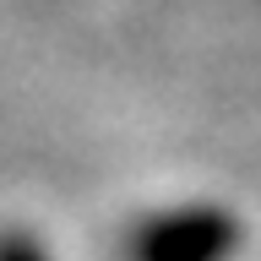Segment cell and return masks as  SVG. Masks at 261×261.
I'll return each instance as SVG.
<instances>
[{
    "mask_svg": "<svg viewBox=\"0 0 261 261\" xmlns=\"http://www.w3.org/2000/svg\"><path fill=\"white\" fill-rule=\"evenodd\" d=\"M240 240V228L228 212L196 207V212H169L158 223H147L136 240H130V256L136 261H223Z\"/></svg>",
    "mask_w": 261,
    "mask_h": 261,
    "instance_id": "obj_1",
    "label": "cell"
}]
</instances>
